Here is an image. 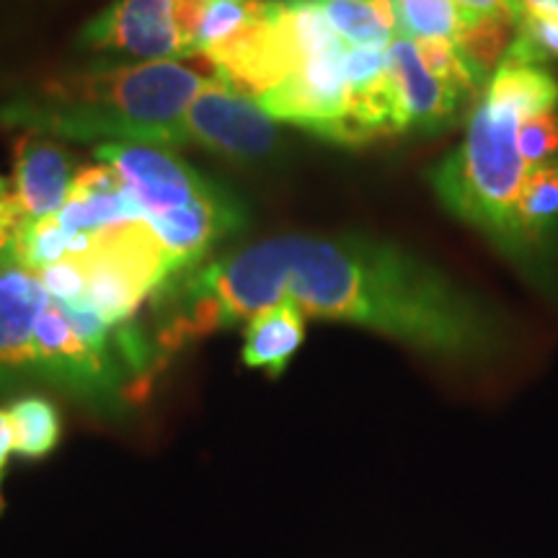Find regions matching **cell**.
<instances>
[{
  "label": "cell",
  "mask_w": 558,
  "mask_h": 558,
  "mask_svg": "<svg viewBox=\"0 0 558 558\" xmlns=\"http://www.w3.org/2000/svg\"><path fill=\"white\" fill-rule=\"evenodd\" d=\"M226 329L275 305L360 326L450 365H484L507 347L492 305L399 243L360 233L279 235L230 251L192 275Z\"/></svg>",
  "instance_id": "6da1fadb"
},
{
  "label": "cell",
  "mask_w": 558,
  "mask_h": 558,
  "mask_svg": "<svg viewBox=\"0 0 558 558\" xmlns=\"http://www.w3.org/2000/svg\"><path fill=\"white\" fill-rule=\"evenodd\" d=\"M209 75L160 62H111L47 78L0 109V124L62 140L184 148L181 117Z\"/></svg>",
  "instance_id": "7a4b0ae2"
},
{
  "label": "cell",
  "mask_w": 558,
  "mask_h": 558,
  "mask_svg": "<svg viewBox=\"0 0 558 558\" xmlns=\"http://www.w3.org/2000/svg\"><path fill=\"white\" fill-rule=\"evenodd\" d=\"M527 120L507 96L486 83L473 101L465 137L437 166L427 181L452 218L484 235L501 256L522 269L533 267L514 220V209L527 177L518 132Z\"/></svg>",
  "instance_id": "3957f363"
},
{
  "label": "cell",
  "mask_w": 558,
  "mask_h": 558,
  "mask_svg": "<svg viewBox=\"0 0 558 558\" xmlns=\"http://www.w3.org/2000/svg\"><path fill=\"white\" fill-rule=\"evenodd\" d=\"M86 262L88 303L111 329L130 326L145 298H153L173 277V267L148 220H124L90 233Z\"/></svg>",
  "instance_id": "277c9868"
},
{
  "label": "cell",
  "mask_w": 558,
  "mask_h": 558,
  "mask_svg": "<svg viewBox=\"0 0 558 558\" xmlns=\"http://www.w3.org/2000/svg\"><path fill=\"white\" fill-rule=\"evenodd\" d=\"M186 145L235 163H259L279 148V122L259 101L209 75L181 117Z\"/></svg>",
  "instance_id": "5b68a950"
},
{
  "label": "cell",
  "mask_w": 558,
  "mask_h": 558,
  "mask_svg": "<svg viewBox=\"0 0 558 558\" xmlns=\"http://www.w3.org/2000/svg\"><path fill=\"white\" fill-rule=\"evenodd\" d=\"M344 52L347 45L339 41L311 54L290 78H284L256 101L277 122L292 124L329 143H341V124H344L349 101Z\"/></svg>",
  "instance_id": "8992f818"
},
{
  "label": "cell",
  "mask_w": 558,
  "mask_h": 558,
  "mask_svg": "<svg viewBox=\"0 0 558 558\" xmlns=\"http://www.w3.org/2000/svg\"><path fill=\"white\" fill-rule=\"evenodd\" d=\"M34 375L94 403H107L120 393L114 354L90 347L52 298L34 329Z\"/></svg>",
  "instance_id": "52a82bcc"
},
{
  "label": "cell",
  "mask_w": 558,
  "mask_h": 558,
  "mask_svg": "<svg viewBox=\"0 0 558 558\" xmlns=\"http://www.w3.org/2000/svg\"><path fill=\"white\" fill-rule=\"evenodd\" d=\"M81 45L135 62L194 58L173 16V0H114L83 26Z\"/></svg>",
  "instance_id": "ba28073f"
},
{
  "label": "cell",
  "mask_w": 558,
  "mask_h": 558,
  "mask_svg": "<svg viewBox=\"0 0 558 558\" xmlns=\"http://www.w3.org/2000/svg\"><path fill=\"white\" fill-rule=\"evenodd\" d=\"M94 156L99 163H107L124 179L145 213L163 215L171 209L190 205L192 199L218 190L215 181L181 160L169 148L132 143H104L96 145Z\"/></svg>",
  "instance_id": "9c48e42d"
},
{
  "label": "cell",
  "mask_w": 558,
  "mask_h": 558,
  "mask_svg": "<svg viewBox=\"0 0 558 558\" xmlns=\"http://www.w3.org/2000/svg\"><path fill=\"white\" fill-rule=\"evenodd\" d=\"M145 220L169 256L173 277H179L186 269L197 267L215 243L239 233L246 226V213L233 194L218 186V190L192 199L190 205L163 215H150Z\"/></svg>",
  "instance_id": "30bf717a"
},
{
  "label": "cell",
  "mask_w": 558,
  "mask_h": 558,
  "mask_svg": "<svg viewBox=\"0 0 558 558\" xmlns=\"http://www.w3.org/2000/svg\"><path fill=\"white\" fill-rule=\"evenodd\" d=\"M386 54L399 101L401 135H439L450 130L469 99L429 73L414 39L396 37Z\"/></svg>",
  "instance_id": "8fae6325"
},
{
  "label": "cell",
  "mask_w": 558,
  "mask_h": 558,
  "mask_svg": "<svg viewBox=\"0 0 558 558\" xmlns=\"http://www.w3.org/2000/svg\"><path fill=\"white\" fill-rule=\"evenodd\" d=\"M73 177V153L60 140L39 132H24L16 137L11 194L34 222L58 218L68 202Z\"/></svg>",
  "instance_id": "7c38bea8"
},
{
  "label": "cell",
  "mask_w": 558,
  "mask_h": 558,
  "mask_svg": "<svg viewBox=\"0 0 558 558\" xmlns=\"http://www.w3.org/2000/svg\"><path fill=\"white\" fill-rule=\"evenodd\" d=\"M148 213L140 205L124 179L107 163L75 171L68 202L58 220L73 233H96L124 220H145Z\"/></svg>",
  "instance_id": "4fadbf2b"
},
{
  "label": "cell",
  "mask_w": 558,
  "mask_h": 558,
  "mask_svg": "<svg viewBox=\"0 0 558 558\" xmlns=\"http://www.w3.org/2000/svg\"><path fill=\"white\" fill-rule=\"evenodd\" d=\"M50 305L37 275L19 267H0V367L34 373V329Z\"/></svg>",
  "instance_id": "5bb4252c"
},
{
  "label": "cell",
  "mask_w": 558,
  "mask_h": 558,
  "mask_svg": "<svg viewBox=\"0 0 558 558\" xmlns=\"http://www.w3.org/2000/svg\"><path fill=\"white\" fill-rule=\"evenodd\" d=\"M305 341V313L284 300L256 313L243 329L241 360L248 369H262L269 378H279Z\"/></svg>",
  "instance_id": "9a60e30c"
},
{
  "label": "cell",
  "mask_w": 558,
  "mask_h": 558,
  "mask_svg": "<svg viewBox=\"0 0 558 558\" xmlns=\"http://www.w3.org/2000/svg\"><path fill=\"white\" fill-rule=\"evenodd\" d=\"M316 5L347 47L388 50L401 37L393 0H316Z\"/></svg>",
  "instance_id": "2e32d148"
},
{
  "label": "cell",
  "mask_w": 558,
  "mask_h": 558,
  "mask_svg": "<svg viewBox=\"0 0 558 558\" xmlns=\"http://www.w3.org/2000/svg\"><path fill=\"white\" fill-rule=\"evenodd\" d=\"M514 220H518L530 259L535 264L541 251L558 235V160L527 171Z\"/></svg>",
  "instance_id": "e0dca14e"
},
{
  "label": "cell",
  "mask_w": 558,
  "mask_h": 558,
  "mask_svg": "<svg viewBox=\"0 0 558 558\" xmlns=\"http://www.w3.org/2000/svg\"><path fill=\"white\" fill-rule=\"evenodd\" d=\"M13 427V452L24 460H41L58 450L62 418L58 407L45 396H24L9 409Z\"/></svg>",
  "instance_id": "ac0fdd59"
},
{
  "label": "cell",
  "mask_w": 558,
  "mask_h": 558,
  "mask_svg": "<svg viewBox=\"0 0 558 558\" xmlns=\"http://www.w3.org/2000/svg\"><path fill=\"white\" fill-rule=\"evenodd\" d=\"M267 13V0H207L197 34V54L213 58L254 29Z\"/></svg>",
  "instance_id": "d6986e66"
},
{
  "label": "cell",
  "mask_w": 558,
  "mask_h": 558,
  "mask_svg": "<svg viewBox=\"0 0 558 558\" xmlns=\"http://www.w3.org/2000/svg\"><path fill=\"white\" fill-rule=\"evenodd\" d=\"M518 37V24L505 16H469L460 29L456 45L486 78L505 60L509 47Z\"/></svg>",
  "instance_id": "ffe728a7"
},
{
  "label": "cell",
  "mask_w": 558,
  "mask_h": 558,
  "mask_svg": "<svg viewBox=\"0 0 558 558\" xmlns=\"http://www.w3.org/2000/svg\"><path fill=\"white\" fill-rule=\"evenodd\" d=\"M401 37L409 39H458L469 13L456 0H393Z\"/></svg>",
  "instance_id": "44dd1931"
},
{
  "label": "cell",
  "mask_w": 558,
  "mask_h": 558,
  "mask_svg": "<svg viewBox=\"0 0 558 558\" xmlns=\"http://www.w3.org/2000/svg\"><path fill=\"white\" fill-rule=\"evenodd\" d=\"M418 58L432 75L445 81L469 101H476L484 94L488 78L473 62L460 52L452 39H414Z\"/></svg>",
  "instance_id": "7402d4cb"
},
{
  "label": "cell",
  "mask_w": 558,
  "mask_h": 558,
  "mask_svg": "<svg viewBox=\"0 0 558 558\" xmlns=\"http://www.w3.org/2000/svg\"><path fill=\"white\" fill-rule=\"evenodd\" d=\"M507 54L522 62H535V65H548L558 60V19L525 13Z\"/></svg>",
  "instance_id": "603a6c76"
},
{
  "label": "cell",
  "mask_w": 558,
  "mask_h": 558,
  "mask_svg": "<svg viewBox=\"0 0 558 558\" xmlns=\"http://www.w3.org/2000/svg\"><path fill=\"white\" fill-rule=\"evenodd\" d=\"M520 156L527 169L556 163L558 160V109L541 111V114L522 120L518 132Z\"/></svg>",
  "instance_id": "cb8c5ba5"
},
{
  "label": "cell",
  "mask_w": 558,
  "mask_h": 558,
  "mask_svg": "<svg viewBox=\"0 0 558 558\" xmlns=\"http://www.w3.org/2000/svg\"><path fill=\"white\" fill-rule=\"evenodd\" d=\"M39 279L54 303H75L86 292V262H83V254L65 256L62 262L41 271Z\"/></svg>",
  "instance_id": "d4e9b609"
},
{
  "label": "cell",
  "mask_w": 558,
  "mask_h": 558,
  "mask_svg": "<svg viewBox=\"0 0 558 558\" xmlns=\"http://www.w3.org/2000/svg\"><path fill=\"white\" fill-rule=\"evenodd\" d=\"M456 5L469 16H505L514 24L525 16L520 0H456Z\"/></svg>",
  "instance_id": "484cf974"
},
{
  "label": "cell",
  "mask_w": 558,
  "mask_h": 558,
  "mask_svg": "<svg viewBox=\"0 0 558 558\" xmlns=\"http://www.w3.org/2000/svg\"><path fill=\"white\" fill-rule=\"evenodd\" d=\"M13 452V427H11V416L9 411L0 409V471L5 469Z\"/></svg>",
  "instance_id": "4316f807"
},
{
  "label": "cell",
  "mask_w": 558,
  "mask_h": 558,
  "mask_svg": "<svg viewBox=\"0 0 558 558\" xmlns=\"http://www.w3.org/2000/svg\"><path fill=\"white\" fill-rule=\"evenodd\" d=\"M525 13H535V16H550L558 19V0H520Z\"/></svg>",
  "instance_id": "83f0119b"
},
{
  "label": "cell",
  "mask_w": 558,
  "mask_h": 558,
  "mask_svg": "<svg viewBox=\"0 0 558 558\" xmlns=\"http://www.w3.org/2000/svg\"><path fill=\"white\" fill-rule=\"evenodd\" d=\"M11 383H13V373H9V369H3V367H0V390H3V388H9Z\"/></svg>",
  "instance_id": "f1b7e54d"
},
{
  "label": "cell",
  "mask_w": 558,
  "mask_h": 558,
  "mask_svg": "<svg viewBox=\"0 0 558 558\" xmlns=\"http://www.w3.org/2000/svg\"><path fill=\"white\" fill-rule=\"evenodd\" d=\"M5 194H9V181L0 177V202L5 199Z\"/></svg>",
  "instance_id": "f546056e"
},
{
  "label": "cell",
  "mask_w": 558,
  "mask_h": 558,
  "mask_svg": "<svg viewBox=\"0 0 558 558\" xmlns=\"http://www.w3.org/2000/svg\"><path fill=\"white\" fill-rule=\"evenodd\" d=\"M0 512H3V494H0Z\"/></svg>",
  "instance_id": "4dcf8cb0"
}]
</instances>
